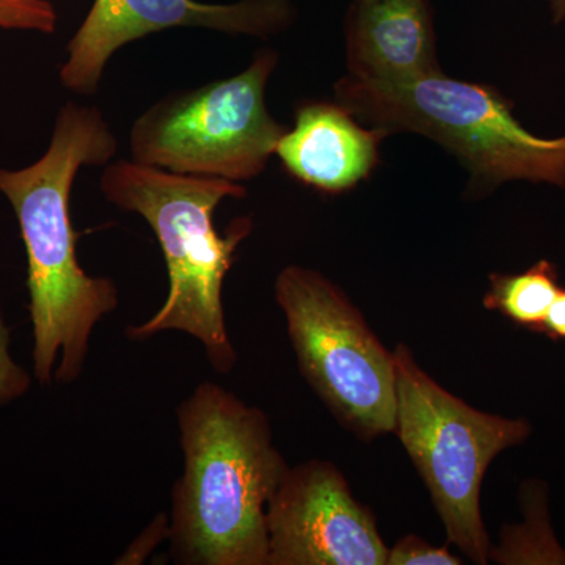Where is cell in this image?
Masks as SVG:
<instances>
[{
    "label": "cell",
    "mask_w": 565,
    "mask_h": 565,
    "mask_svg": "<svg viewBox=\"0 0 565 565\" xmlns=\"http://www.w3.org/2000/svg\"><path fill=\"white\" fill-rule=\"evenodd\" d=\"M117 150L102 110L66 103L39 161L20 170L0 167V193L17 215L28 258L32 374L41 386L81 377L93 330L118 307L115 282L92 277L77 262L79 234L70 212L82 167L107 166Z\"/></svg>",
    "instance_id": "cell-1"
},
{
    "label": "cell",
    "mask_w": 565,
    "mask_h": 565,
    "mask_svg": "<svg viewBox=\"0 0 565 565\" xmlns=\"http://www.w3.org/2000/svg\"><path fill=\"white\" fill-rule=\"evenodd\" d=\"M177 416L184 470L173 486V559L269 565L267 505L288 467L266 415L221 385L203 382Z\"/></svg>",
    "instance_id": "cell-2"
},
{
    "label": "cell",
    "mask_w": 565,
    "mask_h": 565,
    "mask_svg": "<svg viewBox=\"0 0 565 565\" xmlns=\"http://www.w3.org/2000/svg\"><path fill=\"white\" fill-rule=\"evenodd\" d=\"M99 185L107 202L147 221L169 270L166 302L148 321L128 327L126 337L140 341L172 330L191 334L215 373H230L237 353L226 329L223 282L253 221L234 218L221 234L214 212L225 199H244L247 189L241 182L167 172L125 159L107 163Z\"/></svg>",
    "instance_id": "cell-3"
},
{
    "label": "cell",
    "mask_w": 565,
    "mask_h": 565,
    "mask_svg": "<svg viewBox=\"0 0 565 565\" xmlns=\"http://www.w3.org/2000/svg\"><path fill=\"white\" fill-rule=\"evenodd\" d=\"M334 95L370 128L437 141L478 185L526 180L565 189V137L541 139L527 131L492 87L451 79L440 71L405 84L348 76L334 85Z\"/></svg>",
    "instance_id": "cell-4"
},
{
    "label": "cell",
    "mask_w": 565,
    "mask_h": 565,
    "mask_svg": "<svg viewBox=\"0 0 565 565\" xmlns=\"http://www.w3.org/2000/svg\"><path fill=\"white\" fill-rule=\"evenodd\" d=\"M393 359L397 435L433 494L448 541L473 563L486 564L490 544L479 505L482 479L494 457L530 437V423L465 404L424 373L405 345H397Z\"/></svg>",
    "instance_id": "cell-5"
},
{
    "label": "cell",
    "mask_w": 565,
    "mask_h": 565,
    "mask_svg": "<svg viewBox=\"0 0 565 565\" xmlns=\"http://www.w3.org/2000/svg\"><path fill=\"white\" fill-rule=\"evenodd\" d=\"M277 62V52L259 51L236 76L152 104L134 121L132 161L193 177L255 180L286 132L266 106Z\"/></svg>",
    "instance_id": "cell-6"
},
{
    "label": "cell",
    "mask_w": 565,
    "mask_h": 565,
    "mask_svg": "<svg viewBox=\"0 0 565 565\" xmlns=\"http://www.w3.org/2000/svg\"><path fill=\"white\" fill-rule=\"evenodd\" d=\"M300 371L341 422L364 435L396 430L393 353L332 281L288 266L275 280Z\"/></svg>",
    "instance_id": "cell-7"
},
{
    "label": "cell",
    "mask_w": 565,
    "mask_h": 565,
    "mask_svg": "<svg viewBox=\"0 0 565 565\" xmlns=\"http://www.w3.org/2000/svg\"><path fill=\"white\" fill-rule=\"evenodd\" d=\"M269 565H382L388 548L332 463L310 460L282 476L267 505Z\"/></svg>",
    "instance_id": "cell-8"
},
{
    "label": "cell",
    "mask_w": 565,
    "mask_h": 565,
    "mask_svg": "<svg viewBox=\"0 0 565 565\" xmlns=\"http://www.w3.org/2000/svg\"><path fill=\"white\" fill-rule=\"evenodd\" d=\"M292 20L289 0H95L66 47L68 57L61 66V82L77 95H93L111 55L151 33L185 28L269 36L288 29Z\"/></svg>",
    "instance_id": "cell-9"
},
{
    "label": "cell",
    "mask_w": 565,
    "mask_h": 565,
    "mask_svg": "<svg viewBox=\"0 0 565 565\" xmlns=\"http://www.w3.org/2000/svg\"><path fill=\"white\" fill-rule=\"evenodd\" d=\"M349 76L405 84L440 73L426 0L353 2L345 22Z\"/></svg>",
    "instance_id": "cell-10"
},
{
    "label": "cell",
    "mask_w": 565,
    "mask_h": 565,
    "mask_svg": "<svg viewBox=\"0 0 565 565\" xmlns=\"http://www.w3.org/2000/svg\"><path fill=\"white\" fill-rule=\"evenodd\" d=\"M388 134L364 128L340 103H307L275 154L286 172L316 191L341 193L366 180Z\"/></svg>",
    "instance_id": "cell-11"
},
{
    "label": "cell",
    "mask_w": 565,
    "mask_h": 565,
    "mask_svg": "<svg viewBox=\"0 0 565 565\" xmlns=\"http://www.w3.org/2000/svg\"><path fill=\"white\" fill-rule=\"evenodd\" d=\"M490 280L492 286L484 299L486 307L542 333L546 313L561 291L556 267L550 262H539L525 273L492 275Z\"/></svg>",
    "instance_id": "cell-12"
},
{
    "label": "cell",
    "mask_w": 565,
    "mask_h": 565,
    "mask_svg": "<svg viewBox=\"0 0 565 565\" xmlns=\"http://www.w3.org/2000/svg\"><path fill=\"white\" fill-rule=\"evenodd\" d=\"M57 11L47 0H0V29L52 33Z\"/></svg>",
    "instance_id": "cell-13"
},
{
    "label": "cell",
    "mask_w": 565,
    "mask_h": 565,
    "mask_svg": "<svg viewBox=\"0 0 565 565\" xmlns=\"http://www.w3.org/2000/svg\"><path fill=\"white\" fill-rule=\"evenodd\" d=\"M32 384L33 374L11 355V330L0 300V408L22 399Z\"/></svg>",
    "instance_id": "cell-14"
},
{
    "label": "cell",
    "mask_w": 565,
    "mask_h": 565,
    "mask_svg": "<svg viewBox=\"0 0 565 565\" xmlns=\"http://www.w3.org/2000/svg\"><path fill=\"white\" fill-rule=\"evenodd\" d=\"M390 565H457L459 557L452 556L446 548H438L424 542L416 535L401 539L392 550H388Z\"/></svg>",
    "instance_id": "cell-15"
},
{
    "label": "cell",
    "mask_w": 565,
    "mask_h": 565,
    "mask_svg": "<svg viewBox=\"0 0 565 565\" xmlns=\"http://www.w3.org/2000/svg\"><path fill=\"white\" fill-rule=\"evenodd\" d=\"M170 537V519L167 514H159L145 527L143 533L129 545V548L120 557L117 564L136 565L143 564L145 559L158 548L162 541Z\"/></svg>",
    "instance_id": "cell-16"
},
{
    "label": "cell",
    "mask_w": 565,
    "mask_h": 565,
    "mask_svg": "<svg viewBox=\"0 0 565 565\" xmlns=\"http://www.w3.org/2000/svg\"><path fill=\"white\" fill-rule=\"evenodd\" d=\"M542 333L553 340H565V289L563 288L546 313Z\"/></svg>",
    "instance_id": "cell-17"
},
{
    "label": "cell",
    "mask_w": 565,
    "mask_h": 565,
    "mask_svg": "<svg viewBox=\"0 0 565 565\" xmlns=\"http://www.w3.org/2000/svg\"><path fill=\"white\" fill-rule=\"evenodd\" d=\"M552 6L553 21L561 22L565 20V0H550Z\"/></svg>",
    "instance_id": "cell-18"
},
{
    "label": "cell",
    "mask_w": 565,
    "mask_h": 565,
    "mask_svg": "<svg viewBox=\"0 0 565 565\" xmlns=\"http://www.w3.org/2000/svg\"><path fill=\"white\" fill-rule=\"evenodd\" d=\"M353 2H373V0H353Z\"/></svg>",
    "instance_id": "cell-19"
}]
</instances>
